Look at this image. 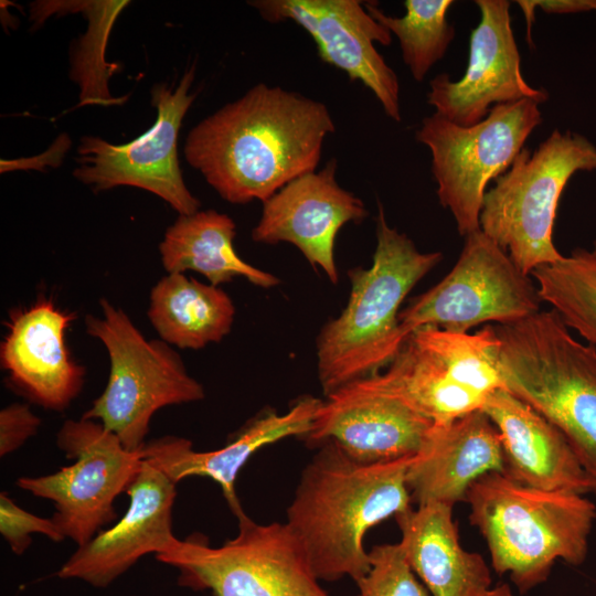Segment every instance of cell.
<instances>
[{"mask_svg":"<svg viewBox=\"0 0 596 596\" xmlns=\"http://www.w3.org/2000/svg\"><path fill=\"white\" fill-rule=\"evenodd\" d=\"M371 376L434 424L482 411L494 392L505 389L493 324L473 333L421 327L387 369Z\"/></svg>","mask_w":596,"mask_h":596,"instance_id":"obj_8","label":"cell"},{"mask_svg":"<svg viewBox=\"0 0 596 596\" xmlns=\"http://www.w3.org/2000/svg\"><path fill=\"white\" fill-rule=\"evenodd\" d=\"M267 22L292 21L313 39L320 58L359 81L384 113L401 121L400 83L374 43L390 45L392 33L358 0L248 1Z\"/></svg>","mask_w":596,"mask_h":596,"instance_id":"obj_14","label":"cell"},{"mask_svg":"<svg viewBox=\"0 0 596 596\" xmlns=\"http://www.w3.org/2000/svg\"><path fill=\"white\" fill-rule=\"evenodd\" d=\"M541 304L531 276L479 228L465 236L451 270L401 310L398 321L406 337L424 326L465 333L482 323L520 321Z\"/></svg>","mask_w":596,"mask_h":596,"instance_id":"obj_12","label":"cell"},{"mask_svg":"<svg viewBox=\"0 0 596 596\" xmlns=\"http://www.w3.org/2000/svg\"><path fill=\"white\" fill-rule=\"evenodd\" d=\"M41 419L33 414L28 404L13 403L0 412V456L19 449L34 436Z\"/></svg>","mask_w":596,"mask_h":596,"instance_id":"obj_31","label":"cell"},{"mask_svg":"<svg viewBox=\"0 0 596 596\" xmlns=\"http://www.w3.org/2000/svg\"><path fill=\"white\" fill-rule=\"evenodd\" d=\"M156 557L179 571L181 586L214 596H330L286 522L259 524L245 515L237 535L217 547L191 536Z\"/></svg>","mask_w":596,"mask_h":596,"instance_id":"obj_10","label":"cell"},{"mask_svg":"<svg viewBox=\"0 0 596 596\" xmlns=\"http://www.w3.org/2000/svg\"><path fill=\"white\" fill-rule=\"evenodd\" d=\"M433 425L368 376L328 395L304 439L315 447L332 441L354 461L375 465L416 456Z\"/></svg>","mask_w":596,"mask_h":596,"instance_id":"obj_15","label":"cell"},{"mask_svg":"<svg viewBox=\"0 0 596 596\" xmlns=\"http://www.w3.org/2000/svg\"><path fill=\"white\" fill-rule=\"evenodd\" d=\"M0 533L17 555H22L30 547L34 533H41L54 542L64 540L52 518L28 512L6 492L0 494Z\"/></svg>","mask_w":596,"mask_h":596,"instance_id":"obj_30","label":"cell"},{"mask_svg":"<svg viewBox=\"0 0 596 596\" xmlns=\"http://www.w3.org/2000/svg\"><path fill=\"white\" fill-rule=\"evenodd\" d=\"M596 170V146L585 136L554 129L530 152L523 148L483 195L480 230L530 275L563 255L553 243L562 192L578 171Z\"/></svg>","mask_w":596,"mask_h":596,"instance_id":"obj_6","label":"cell"},{"mask_svg":"<svg viewBox=\"0 0 596 596\" xmlns=\"http://www.w3.org/2000/svg\"><path fill=\"white\" fill-rule=\"evenodd\" d=\"M235 235V222L214 210L179 215L159 245L162 265L168 274L200 273L214 286L235 277H245L265 289L278 285V277L252 266L237 255Z\"/></svg>","mask_w":596,"mask_h":596,"instance_id":"obj_24","label":"cell"},{"mask_svg":"<svg viewBox=\"0 0 596 596\" xmlns=\"http://www.w3.org/2000/svg\"><path fill=\"white\" fill-rule=\"evenodd\" d=\"M56 445L74 462L54 473L20 477L17 486L51 500L53 522L78 547L116 520L114 501L136 478L143 453L127 450L100 423L84 418L65 421Z\"/></svg>","mask_w":596,"mask_h":596,"instance_id":"obj_11","label":"cell"},{"mask_svg":"<svg viewBox=\"0 0 596 596\" xmlns=\"http://www.w3.org/2000/svg\"><path fill=\"white\" fill-rule=\"evenodd\" d=\"M526 23V42L533 47L532 24L535 19V10L539 8L549 14L596 12V0H518Z\"/></svg>","mask_w":596,"mask_h":596,"instance_id":"obj_32","label":"cell"},{"mask_svg":"<svg viewBox=\"0 0 596 596\" xmlns=\"http://www.w3.org/2000/svg\"><path fill=\"white\" fill-rule=\"evenodd\" d=\"M493 326L505 390L561 430L596 496V348L552 309Z\"/></svg>","mask_w":596,"mask_h":596,"instance_id":"obj_5","label":"cell"},{"mask_svg":"<svg viewBox=\"0 0 596 596\" xmlns=\"http://www.w3.org/2000/svg\"><path fill=\"white\" fill-rule=\"evenodd\" d=\"M234 317V304L224 290L184 274H168L151 289L148 318L164 342L180 349L220 342Z\"/></svg>","mask_w":596,"mask_h":596,"instance_id":"obj_25","label":"cell"},{"mask_svg":"<svg viewBox=\"0 0 596 596\" xmlns=\"http://www.w3.org/2000/svg\"><path fill=\"white\" fill-rule=\"evenodd\" d=\"M451 0H406L402 18L386 15L376 4L364 2L369 13L398 39L402 57L413 78L422 82L444 57L455 36L447 21Z\"/></svg>","mask_w":596,"mask_h":596,"instance_id":"obj_28","label":"cell"},{"mask_svg":"<svg viewBox=\"0 0 596 596\" xmlns=\"http://www.w3.org/2000/svg\"><path fill=\"white\" fill-rule=\"evenodd\" d=\"M405 557L432 596H514L492 584L483 557L462 547L453 507L425 503L395 515Z\"/></svg>","mask_w":596,"mask_h":596,"instance_id":"obj_23","label":"cell"},{"mask_svg":"<svg viewBox=\"0 0 596 596\" xmlns=\"http://www.w3.org/2000/svg\"><path fill=\"white\" fill-rule=\"evenodd\" d=\"M336 172L332 159L321 170L287 183L263 202L260 219L252 231L256 243L292 244L334 284L337 234L347 223H360L368 216L364 203L339 185Z\"/></svg>","mask_w":596,"mask_h":596,"instance_id":"obj_18","label":"cell"},{"mask_svg":"<svg viewBox=\"0 0 596 596\" xmlns=\"http://www.w3.org/2000/svg\"><path fill=\"white\" fill-rule=\"evenodd\" d=\"M76 318L41 296L15 309L7 322L0 362L12 387L31 402L56 412L70 406L85 381V368L71 355L66 331Z\"/></svg>","mask_w":596,"mask_h":596,"instance_id":"obj_19","label":"cell"},{"mask_svg":"<svg viewBox=\"0 0 596 596\" xmlns=\"http://www.w3.org/2000/svg\"><path fill=\"white\" fill-rule=\"evenodd\" d=\"M129 1H40L32 3L31 18L38 25L54 13L83 12L88 19L87 32L72 53L71 78L81 87L79 104H120L108 91V78L117 65L105 61V47L115 20Z\"/></svg>","mask_w":596,"mask_h":596,"instance_id":"obj_26","label":"cell"},{"mask_svg":"<svg viewBox=\"0 0 596 596\" xmlns=\"http://www.w3.org/2000/svg\"><path fill=\"white\" fill-rule=\"evenodd\" d=\"M482 411L497 427L504 453V475L536 489L585 496L590 481L561 430L505 389Z\"/></svg>","mask_w":596,"mask_h":596,"instance_id":"obj_22","label":"cell"},{"mask_svg":"<svg viewBox=\"0 0 596 596\" xmlns=\"http://www.w3.org/2000/svg\"><path fill=\"white\" fill-rule=\"evenodd\" d=\"M481 19L472 30L464 76L453 81L441 73L429 83L427 103L435 113L462 127L487 117L498 104L530 98L545 103L546 91L524 79L521 56L511 28L508 0H476Z\"/></svg>","mask_w":596,"mask_h":596,"instance_id":"obj_16","label":"cell"},{"mask_svg":"<svg viewBox=\"0 0 596 596\" xmlns=\"http://www.w3.org/2000/svg\"><path fill=\"white\" fill-rule=\"evenodd\" d=\"M177 482L149 460L128 487L125 514L76 551L56 572L62 579H79L103 588L114 583L142 556L170 553L179 539L172 532Z\"/></svg>","mask_w":596,"mask_h":596,"instance_id":"obj_17","label":"cell"},{"mask_svg":"<svg viewBox=\"0 0 596 596\" xmlns=\"http://www.w3.org/2000/svg\"><path fill=\"white\" fill-rule=\"evenodd\" d=\"M500 433L483 411L447 424H434L406 472L417 505L465 502L470 486L490 472H504Z\"/></svg>","mask_w":596,"mask_h":596,"instance_id":"obj_21","label":"cell"},{"mask_svg":"<svg viewBox=\"0 0 596 596\" xmlns=\"http://www.w3.org/2000/svg\"><path fill=\"white\" fill-rule=\"evenodd\" d=\"M539 106L530 98L498 104L470 127L436 113L422 120L415 138L430 150L439 203L450 211L461 236L480 228L487 184L510 168L542 123Z\"/></svg>","mask_w":596,"mask_h":596,"instance_id":"obj_9","label":"cell"},{"mask_svg":"<svg viewBox=\"0 0 596 596\" xmlns=\"http://www.w3.org/2000/svg\"><path fill=\"white\" fill-rule=\"evenodd\" d=\"M441 258L440 252L418 251L407 235L391 227L379 203L372 265L349 270L348 304L317 339L318 376L326 396L392 362L407 338L400 326V307Z\"/></svg>","mask_w":596,"mask_h":596,"instance_id":"obj_3","label":"cell"},{"mask_svg":"<svg viewBox=\"0 0 596 596\" xmlns=\"http://www.w3.org/2000/svg\"><path fill=\"white\" fill-rule=\"evenodd\" d=\"M334 129L323 103L258 83L194 126L184 157L223 200L264 202L317 169Z\"/></svg>","mask_w":596,"mask_h":596,"instance_id":"obj_1","label":"cell"},{"mask_svg":"<svg viewBox=\"0 0 596 596\" xmlns=\"http://www.w3.org/2000/svg\"><path fill=\"white\" fill-rule=\"evenodd\" d=\"M539 296L564 323L596 348V242L531 272Z\"/></svg>","mask_w":596,"mask_h":596,"instance_id":"obj_27","label":"cell"},{"mask_svg":"<svg viewBox=\"0 0 596 596\" xmlns=\"http://www.w3.org/2000/svg\"><path fill=\"white\" fill-rule=\"evenodd\" d=\"M194 73L192 66L175 88L167 83L152 86L157 119L136 139L114 145L96 136L81 137L76 158L79 167L73 175L94 192L136 187L158 195L179 215L199 211L201 203L184 183L177 149L182 120L196 97L190 92Z\"/></svg>","mask_w":596,"mask_h":596,"instance_id":"obj_13","label":"cell"},{"mask_svg":"<svg viewBox=\"0 0 596 596\" xmlns=\"http://www.w3.org/2000/svg\"><path fill=\"white\" fill-rule=\"evenodd\" d=\"M414 457L363 465L326 441L304 468L286 523L321 582L360 581L371 567L364 536L412 508L406 472Z\"/></svg>","mask_w":596,"mask_h":596,"instance_id":"obj_2","label":"cell"},{"mask_svg":"<svg viewBox=\"0 0 596 596\" xmlns=\"http://www.w3.org/2000/svg\"><path fill=\"white\" fill-rule=\"evenodd\" d=\"M320 398L300 397L284 414L267 411L247 422L227 444L210 451H196L192 441L177 436H164L147 441L143 458L152 462L174 482L188 477H207L222 489L234 515H246L236 494L235 483L241 469L263 447L290 436L304 438L320 407Z\"/></svg>","mask_w":596,"mask_h":596,"instance_id":"obj_20","label":"cell"},{"mask_svg":"<svg viewBox=\"0 0 596 596\" xmlns=\"http://www.w3.org/2000/svg\"><path fill=\"white\" fill-rule=\"evenodd\" d=\"M465 502L492 568L509 574L521 594L544 583L556 561L577 566L587 556L596 505L583 494L536 489L490 472L470 486Z\"/></svg>","mask_w":596,"mask_h":596,"instance_id":"obj_4","label":"cell"},{"mask_svg":"<svg viewBox=\"0 0 596 596\" xmlns=\"http://www.w3.org/2000/svg\"><path fill=\"white\" fill-rule=\"evenodd\" d=\"M102 317L87 316L86 331L108 353L105 390L82 418L100 423L129 451H139L153 414L166 406L200 401L201 383L163 340H148L120 308L100 299Z\"/></svg>","mask_w":596,"mask_h":596,"instance_id":"obj_7","label":"cell"},{"mask_svg":"<svg viewBox=\"0 0 596 596\" xmlns=\"http://www.w3.org/2000/svg\"><path fill=\"white\" fill-rule=\"evenodd\" d=\"M370 571L356 582L358 596H432L409 566L397 543L374 545Z\"/></svg>","mask_w":596,"mask_h":596,"instance_id":"obj_29","label":"cell"}]
</instances>
